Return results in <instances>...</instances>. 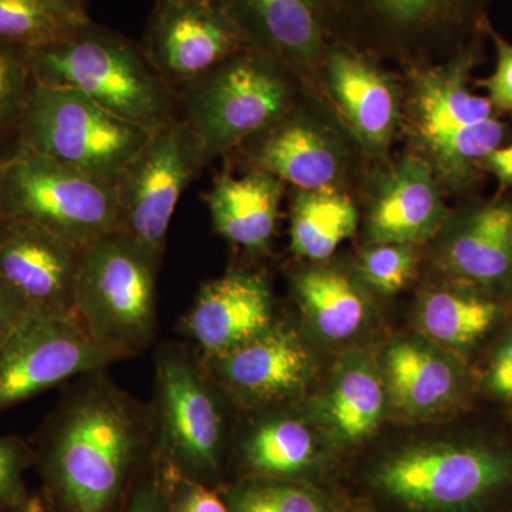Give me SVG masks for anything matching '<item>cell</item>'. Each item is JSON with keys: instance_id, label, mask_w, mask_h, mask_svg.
Segmentation results:
<instances>
[{"instance_id": "obj_1", "label": "cell", "mask_w": 512, "mask_h": 512, "mask_svg": "<svg viewBox=\"0 0 512 512\" xmlns=\"http://www.w3.org/2000/svg\"><path fill=\"white\" fill-rule=\"evenodd\" d=\"M150 404L107 369L77 377L36 434L35 467L49 512H120L154 451Z\"/></svg>"}, {"instance_id": "obj_2", "label": "cell", "mask_w": 512, "mask_h": 512, "mask_svg": "<svg viewBox=\"0 0 512 512\" xmlns=\"http://www.w3.org/2000/svg\"><path fill=\"white\" fill-rule=\"evenodd\" d=\"M30 76L43 86L72 89L148 131L177 119V96L140 43L93 20L74 35L26 49Z\"/></svg>"}, {"instance_id": "obj_3", "label": "cell", "mask_w": 512, "mask_h": 512, "mask_svg": "<svg viewBox=\"0 0 512 512\" xmlns=\"http://www.w3.org/2000/svg\"><path fill=\"white\" fill-rule=\"evenodd\" d=\"M163 256L121 231L84 248L76 316L114 359L137 356L157 335V276Z\"/></svg>"}, {"instance_id": "obj_4", "label": "cell", "mask_w": 512, "mask_h": 512, "mask_svg": "<svg viewBox=\"0 0 512 512\" xmlns=\"http://www.w3.org/2000/svg\"><path fill=\"white\" fill-rule=\"evenodd\" d=\"M296 82L281 63L248 47L177 90L178 117L210 164L284 117L295 106Z\"/></svg>"}, {"instance_id": "obj_5", "label": "cell", "mask_w": 512, "mask_h": 512, "mask_svg": "<svg viewBox=\"0 0 512 512\" xmlns=\"http://www.w3.org/2000/svg\"><path fill=\"white\" fill-rule=\"evenodd\" d=\"M151 134L76 90L32 82L16 128V143L117 185Z\"/></svg>"}, {"instance_id": "obj_6", "label": "cell", "mask_w": 512, "mask_h": 512, "mask_svg": "<svg viewBox=\"0 0 512 512\" xmlns=\"http://www.w3.org/2000/svg\"><path fill=\"white\" fill-rule=\"evenodd\" d=\"M221 399L194 349L165 343L157 350L150 403L154 447L175 471L212 488L227 440Z\"/></svg>"}, {"instance_id": "obj_7", "label": "cell", "mask_w": 512, "mask_h": 512, "mask_svg": "<svg viewBox=\"0 0 512 512\" xmlns=\"http://www.w3.org/2000/svg\"><path fill=\"white\" fill-rule=\"evenodd\" d=\"M2 212L80 248L119 229L116 185L18 143L5 156Z\"/></svg>"}, {"instance_id": "obj_8", "label": "cell", "mask_w": 512, "mask_h": 512, "mask_svg": "<svg viewBox=\"0 0 512 512\" xmlns=\"http://www.w3.org/2000/svg\"><path fill=\"white\" fill-rule=\"evenodd\" d=\"M471 55L413 69L402 117L416 148L439 183L463 171L483 151L494 106L467 87Z\"/></svg>"}, {"instance_id": "obj_9", "label": "cell", "mask_w": 512, "mask_h": 512, "mask_svg": "<svg viewBox=\"0 0 512 512\" xmlns=\"http://www.w3.org/2000/svg\"><path fill=\"white\" fill-rule=\"evenodd\" d=\"M511 483L512 458L451 443L404 448L373 476L380 493L412 512H477Z\"/></svg>"}, {"instance_id": "obj_10", "label": "cell", "mask_w": 512, "mask_h": 512, "mask_svg": "<svg viewBox=\"0 0 512 512\" xmlns=\"http://www.w3.org/2000/svg\"><path fill=\"white\" fill-rule=\"evenodd\" d=\"M330 40L372 55L426 57L476 28L488 0H320Z\"/></svg>"}, {"instance_id": "obj_11", "label": "cell", "mask_w": 512, "mask_h": 512, "mask_svg": "<svg viewBox=\"0 0 512 512\" xmlns=\"http://www.w3.org/2000/svg\"><path fill=\"white\" fill-rule=\"evenodd\" d=\"M205 165L200 141L184 120L158 128L116 185L117 231L163 256L175 207Z\"/></svg>"}, {"instance_id": "obj_12", "label": "cell", "mask_w": 512, "mask_h": 512, "mask_svg": "<svg viewBox=\"0 0 512 512\" xmlns=\"http://www.w3.org/2000/svg\"><path fill=\"white\" fill-rule=\"evenodd\" d=\"M116 362L76 315L29 311L0 348V412Z\"/></svg>"}, {"instance_id": "obj_13", "label": "cell", "mask_w": 512, "mask_h": 512, "mask_svg": "<svg viewBox=\"0 0 512 512\" xmlns=\"http://www.w3.org/2000/svg\"><path fill=\"white\" fill-rule=\"evenodd\" d=\"M140 46L174 93L248 49L221 3L173 0H157Z\"/></svg>"}, {"instance_id": "obj_14", "label": "cell", "mask_w": 512, "mask_h": 512, "mask_svg": "<svg viewBox=\"0 0 512 512\" xmlns=\"http://www.w3.org/2000/svg\"><path fill=\"white\" fill-rule=\"evenodd\" d=\"M83 251L28 222L0 220V282L28 311L76 315Z\"/></svg>"}, {"instance_id": "obj_15", "label": "cell", "mask_w": 512, "mask_h": 512, "mask_svg": "<svg viewBox=\"0 0 512 512\" xmlns=\"http://www.w3.org/2000/svg\"><path fill=\"white\" fill-rule=\"evenodd\" d=\"M200 359L221 392L248 407L292 399L313 373L311 350L295 329L282 323L224 355Z\"/></svg>"}, {"instance_id": "obj_16", "label": "cell", "mask_w": 512, "mask_h": 512, "mask_svg": "<svg viewBox=\"0 0 512 512\" xmlns=\"http://www.w3.org/2000/svg\"><path fill=\"white\" fill-rule=\"evenodd\" d=\"M238 150L249 170L264 171L299 191L338 190L349 165L338 134L296 104Z\"/></svg>"}, {"instance_id": "obj_17", "label": "cell", "mask_w": 512, "mask_h": 512, "mask_svg": "<svg viewBox=\"0 0 512 512\" xmlns=\"http://www.w3.org/2000/svg\"><path fill=\"white\" fill-rule=\"evenodd\" d=\"M325 89L357 143L372 156L389 150L402 121V94L372 56L330 43L319 67Z\"/></svg>"}, {"instance_id": "obj_18", "label": "cell", "mask_w": 512, "mask_h": 512, "mask_svg": "<svg viewBox=\"0 0 512 512\" xmlns=\"http://www.w3.org/2000/svg\"><path fill=\"white\" fill-rule=\"evenodd\" d=\"M275 325L274 298L264 276L231 271L201 286L180 322L198 355L220 356Z\"/></svg>"}, {"instance_id": "obj_19", "label": "cell", "mask_w": 512, "mask_h": 512, "mask_svg": "<svg viewBox=\"0 0 512 512\" xmlns=\"http://www.w3.org/2000/svg\"><path fill=\"white\" fill-rule=\"evenodd\" d=\"M249 49L272 57L296 77L319 69L330 40L320 0H222Z\"/></svg>"}, {"instance_id": "obj_20", "label": "cell", "mask_w": 512, "mask_h": 512, "mask_svg": "<svg viewBox=\"0 0 512 512\" xmlns=\"http://www.w3.org/2000/svg\"><path fill=\"white\" fill-rule=\"evenodd\" d=\"M447 218L429 163L409 154L377 180L367 231L375 244L414 245L433 237Z\"/></svg>"}, {"instance_id": "obj_21", "label": "cell", "mask_w": 512, "mask_h": 512, "mask_svg": "<svg viewBox=\"0 0 512 512\" xmlns=\"http://www.w3.org/2000/svg\"><path fill=\"white\" fill-rule=\"evenodd\" d=\"M282 194L278 178L248 170L242 177L224 173L215 178L205 202L221 237L245 251L262 252L274 237Z\"/></svg>"}, {"instance_id": "obj_22", "label": "cell", "mask_w": 512, "mask_h": 512, "mask_svg": "<svg viewBox=\"0 0 512 512\" xmlns=\"http://www.w3.org/2000/svg\"><path fill=\"white\" fill-rule=\"evenodd\" d=\"M384 375L393 403L409 416L447 409L461 390L453 360L416 340H397L384 353Z\"/></svg>"}, {"instance_id": "obj_23", "label": "cell", "mask_w": 512, "mask_h": 512, "mask_svg": "<svg viewBox=\"0 0 512 512\" xmlns=\"http://www.w3.org/2000/svg\"><path fill=\"white\" fill-rule=\"evenodd\" d=\"M444 262L454 274L490 285L512 271V210L490 205L477 211L451 235Z\"/></svg>"}, {"instance_id": "obj_24", "label": "cell", "mask_w": 512, "mask_h": 512, "mask_svg": "<svg viewBox=\"0 0 512 512\" xmlns=\"http://www.w3.org/2000/svg\"><path fill=\"white\" fill-rule=\"evenodd\" d=\"M241 453L249 477L295 480L315 464L316 441L298 417L271 414L248 430Z\"/></svg>"}, {"instance_id": "obj_25", "label": "cell", "mask_w": 512, "mask_h": 512, "mask_svg": "<svg viewBox=\"0 0 512 512\" xmlns=\"http://www.w3.org/2000/svg\"><path fill=\"white\" fill-rule=\"evenodd\" d=\"M292 285L306 318L326 339H348L365 325L369 315L365 295L343 272L305 269L293 276Z\"/></svg>"}, {"instance_id": "obj_26", "label": "cell", "mask_w": 512, "mask_h": 512, "mask_svg": "<svg viewBox=\"0 0 512 512\" xmlns=\"http://www.w3.org/2000/svg\"><path fill=\"white\" fill-rule=\"evenodd\" d=\"M383 382L363 360L343 365L323 400L322 416L333 439L355 444L366 439L382 420Z\"/></svg>"}, {"instance_id": "obj_27", "label": "cell", "mask_w": 512, "mask_h": 512, "mask_svg": "<svg viewBox=\"0 0 512 512\" xmlns=\"http://www.w3.org/2000/svg\"><path fill=\"white\" fill-rule=\"evenodd\" d=\"M356 227V205L339 190L299 191L293 201L291 244L303 258H329Z\"/></svg>"}, {"instance_id": "obj_28", "label": "cell", "mask_w": 512, "mask_h": 512, "mask_svg": "<svg viewBox=\"0 0 512 512\" xmlns=\"http://www.w3.org/2000/svg\"><path fill=\"white\" fill-rule=\"evenodd\" d=\"M82 0H0V42L35 49L92 22Z\"/></svg>"}, {"instance_id": "obj_29", "label": "cell", "mask_w": 512, "mask_h": 512, "mask_svg": "<svg viewBox=\"0 0 512 512\" xmlns=\"http://www.w3.org/2000/svg\"><path fill=\"white\" fill-rule=\"evenodd\" d=\"M498 318V306L470 293L437 289L419 308V325L427 338L447 348H468L487 335Z\"/></svg>"}, {"instance_id": "obj_30", "label": "cell", "mask_w": 512, "mask_h": 512, "mask_svg": "<svg viewBox=\"0 0 512 512\" xmlns=\"http://www.w3.org/2000/svg\"><path fill=\"white\" fill-rule=\"evenodd\" d=\"M229 512H332L315 488L284 478L245 477L227 488Z\"/></svg>"}, {"instance_id": "obj_31", "label": "cell", "mask_w": 512, "mask_h": 512, "mask_svg": "<svg viewBox=\"0 0 512 512\" xmlns=\"http://www.w3.org/2000/svg\"><path fill=\"white\" fill-rule=\"evenodd\" d=\"M32 82L26 49L0 42V140L16 136Z\"/></svg>"}, {"instance_id": "obj_32", "label": "cell", "mask_w": 512, "mask_h": 512, "mask_svg": "<svg viewBox=\"0 0 512 512\" xmlns=\"http://www.w3.org/2000/svg\"><path fill=\"white\" fill-rule=\"evenodd\" d=\"M417 256L413 245L375 244L360 258V271L367 284L382 293H396L412 279Z\"/></svg>"}, {"instance_id": "obj_33", "label": "cell", "mask_w": 512, "mask_h": 512, "mask_svg": "<svg viewBox=\"0 0 512 512\" xmlns=\"http://www.w3.org/2000/svg\"><path fill=\"white\" fill-rule=\"evenodd\" d=\"M35 467V450L19 436H0V512H13L30 494L25 476Z\"/></svg>"}, {"instance_id": "obj_34", "label": "cell", "mask_w": 512, "mask_h": 512, "mask_svg": "<svg viewBox=\"0 0 512 512\" xmlns=\"http://www.w3.org/2000/svg\"><path fill=\"white\" fill-rule=\"evenodd\" d=\"M120 512H170L167 467L156 448L134 478Z\"/></svg>"}, {"instance_id": "obj_35", "label": "cell", "mask_w": 512, "mask_h": 512, "mask_svg": "<svg viewBox=\"0 0 512 512\" xmlns=\"http://www.w3.org/2000/svg\"><path fill=\"white\" fill-rule=\"evenodd\" d=\"M165 467L170 512H229L224 498L215 488L183 476L170 464L165 463Z\"/></svg>"}, {"instance_id": "obj_36", "label": "cell", "mask_w": 512, "mask_h": 512, "mask_svg": "<svg viewBox=\"0 0 512 512\" xmlns=\"http://www.w3.org/2000/svg\"><path fill=\"white\" fill-rule=\"evenodd\" d=\"M497 47L494 73L481 82L488 92V100L498 110L512 111V45L503 37L493 35Z\"/></svg>"}, {"instance_id": "obj_37", "label": "cell", "mask_w": 512, "mask_h": 512, "mask_svg": "<svg viewBox=\"0 0 512 512\" xmlns=\"http://www.w3.org/2000/svg\"><path fill=\"white\" fill-rule=\"evenodd\" d=\"M488 383L497 396L512 400V332L495 356Z\"/></svg>"}, {"instance_id": "obj_38", "label": "cell", "mask_w": 512, "mask_h": 512, "mask_svg": "<svg viewBox=\"0 0 512 512\" xmlns=\"http://www.w3.org/2000/svg\"><path fill=\"white\" fill-rule=\"evenodd\" d=\"M28 312L26 306L0 282V348Z\"/></svg>"}, {"instance_id": "obj_39", "label": "cell", "mask_w": 512, "mask_h": 512, "mask_svg": "<svg viewBox=\"0 0 512 512\" xmlns=\"http://www.w3.org/2000/svg\"><path fill=\"white\" fill-rule=\"evenodd\" d=\"M485 164L505 184H512V146L497 148L485 158Z\"/></svg>"}, {"instance_id": "obj_40", "label": "cell", "mask_w": 512, "mask_h": 512, "mask_svg": "<svg viewBox=\"0 0 512 512\" xmlns=\"http://www.w3.org/2000/svg\"><path fill=\"white\" fill-rule=\"evenodd\" d=\"M13 512H49L45 500L40 495H30L25 504L20 505L18 510Z\"/></svg>"}, {"instance_id": "obj_41", "label": "cell", "mask_w": 512, "mask_h": 512, "mask_svg": "<svg viewBox=\"0 0 512 512\" xmlns=\"http://www.w3.org/2000/svg\"><path fill=\"white\" fill-rule=\"evenodd\" d=\"M3 168H5V156H0V220H2V180H3Z\"/></svg>"}, {"instance_id": "obj_42", "label": "cell", "mask_w": 512, "mask_h": 512, "mask_svg": "<svg viewBox=\"0 0 512 512\" xmlns=\"http://www.w3.org/2000/svg\"><path fill=\"white\" fill-rule=\"evenodd\" d=\"M173 2L221 3L222 0H173Z\"/></svg>"}, {"instance_id": "obj_43", "label": "cell", "mask_w": 512, "mask_h": 512, "mask_svg": "<svg viewBox=\"0 0 512 512\" xmlns=\"http://www.w3.org/2000/svg\"><path fill=\"white\" fill-rule=\"evenodd\" d=\"M82 2L84 3V5H87V0H82Z\"/></svg>"}]
</instances>
